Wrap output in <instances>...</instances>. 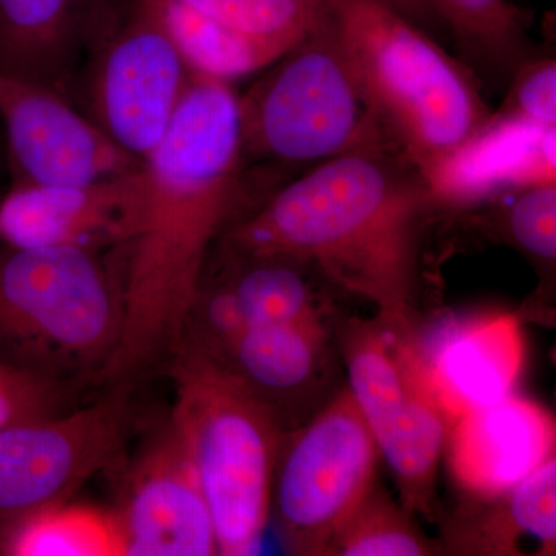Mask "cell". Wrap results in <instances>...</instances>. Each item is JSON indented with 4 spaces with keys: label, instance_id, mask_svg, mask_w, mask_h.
<instances>
[{
    "label": "cell",
    "instance_id": "cell-15",
    "mask_svg": "<svg viewBox=\"0 0 556 556\" xmlns=\"http://www.w3.org/2000/svg\"><path fill=\"white\" fill-rule=\"evenodd\" d=\"M427 380L450 424L514 393L526 361V340L514 314L448 320L417 336Z\"/></svg>",
    "mask_w": 556,
    "mask_h": 556
},
{
    "label": "cell",
    "instance_id": "cell-6",
    "mask_svg": "<svg viewBox=\"0 0 556 556\" xmlns=\"http://www.w3.org/2000/svg\"><path fill=\"white\" fill-rule=\"evenodd\" d=\"M263 72L239 94L244 166L320 164L362 150L401 153L368 105L331 13Z\"/></svg>",
    "mask_w": 556,
    "mask_h": 556
},
{
    "label": "cell",
    "instance_id": "cell-20",
    "mask_svg": "<svg viewBox=\"0 0 556 556\" xmlns=\"http://www.w3.org/2000/svg\"><path fill=\"white\" fill-rule=\"evenodd\" d=\"M204 276L218 278L233 292L249 327L339 317L334 300L324 287L329 281L305 263L212 255Z\"/></svg>",
    "mask_w": 556,
    "mask_h": 556
},
{
    "label": "cell",
    "instance_id": "cell-3",
    "mask_svg": "<svg viewBox=\"0 0 556 556\" xmlns=\"http://www.w3.org/2000/svg\"><path fill=\"white\" fill-rule=\"evenodd\" d=\"M368 105L420 177L490 116L477 78L415 22L380 0H328Z\"/></svg>",
    "mask_w": 556,
    "mask_h": 556
},
{
    "label": "cell",
    "instance_id": "cell-16",
    "mask_svg": "<svg viewBox=\"0 0 556 556\" xmlns=\"http://www.w3.org/2000/svg\"><path fill=\"white\" fill-rule=\"evenodd\" d=\"M555 419L529 399L508 394L450 424V475L467 497L503 495L555 456Z\"/></svg>",
    "mask_w": 556,
    "mask_h": 556
},
{
    "label": "cell",
    "instance_id": "cell-13",
    "mask_svg": "<svg viewBox=\"0 0 556 556\" xmlns=\"http://www.w3.org/2000/svg\"><path fill=\"white\" fill-rule=\"evenodd\" d=\"M118 517L129 556L218 555L199 475L170 419L119 468Z\"/></svg>",
    "mask_w": 556,
    "mask_h": 556
},
{
    "label": "cell",
    "instance_id": "cell-4",
    "mask_svg": "<svg viewBox=\"0 0 556 556\" xmlns=\"http://www.w3.org/2000/svg\"><path fill=\"white\" fill-rule=\"evenodd\" d=\"M163 371L175 390L169 419L199 475L218 555L252 554L289 433L241 380L189 343H179Z\"/></svg>",
    "mask_w": 556,
    "mask_h": 556
},
{
    "label": "cell",
    "instance_id": "cell-23",
    "mask_svg": "<svg viewBox=\"0 0 556 556\" xmlns=\"http://www.w3.org/2000/svg\"><path fill=\"white\" fill-rule=\"evenodd\" d=\"M442 25L485 70L515 73L526 61L530 16L510 0H433Z\"/></svg>",
    "mask_w": 556,
    "mask_h": 556
},
{
    "label": "cell",
    "instance_id": "cell-8",
    "mask_svg": "<svg viewBox=\"0 0 556 556\" xmlns=\"http://www.w3.org/2000/svg\"><path fill=\"white\" fill-rule=\"evenodd\" d=\"M379 459L375 438L348 387L288 434L270 511L292 555L329 556L336 536L376 485Z\"/></svg>",
    "mask_w": 556,
    "mask_h": 556
},
{
    "label": "cell",
    "instance_id": "cell-17",
    "mask_svg": "<svg viewBox=\"0 0 556 556\" xmlns=\"http://www.w3.org/2000/svg\"><path fill=\"white\" fill-rule=\"evenodd\" d=\"M555 146L556 127L490 113L422 178L437 208L484 206L507 193L556 182Z\"/></svg>",
    "mask_w": 556,
    "mask_h": 556
},
{
    "label": "cell",
    "instance_id": "cell-29",
    "mask_svg": "<svg viewBox=\"0 0 556 556\" xmlns=\"http://www.w3.org/2000/svg\"><path fill=\"white\" fill-rule=\"evenodd\" d=\"M387 5L393 7L399 13L404 14L409 21L415 22L420 28L427 31L430 27H444L437 9H434L433 0H380Z\"/></svg>",
    "mask_w": 556,
    "mask_h": 556
},
{
    "label": "cell",
    "instance_id": "cell-24",
    "mask_svg": "<svg viewBox=\"0 0 556 556\" xmlns=\"http://www.w3.org/2000/svg\"><path fill=\"white\" fill-rule=\"evenodd\" d=\"M415 514L388 496L378 484L351 515L329 556H426L442 548L413 521Z\"/></svg>",
    "mask_w": 556,
    "mask_h": 556
},
{
    "label": "cell",
    "instance_id": "cell-19",
    "mask_svg": "<svg viewBox=\"0 0 556 556\" xmlns=\"http://www.w3.org/2000/svg\"><path fill=\"white\" fill-rule=\"evenodd\" d=\"M445 536L448 551L459 555H525L526 540L536 555H555V456L503 495L467 497Z\"/></svg>",
    "mask_w": 556,
    "mask_h": 556
},
{
    "label": "cell",
    "instance_id": "cell-18",
    "mask_svg": "<svg viewBox=\"0 0 556 556\" xmlns=\"http://www.w3.org/2000/svg\"><path fill=\"white\" fill-rule=\"evenodd\" d=\"M121 0H0V72L73 102L80 72Z\"/></svg>",
    "mask_w": 556,
    "mask_h": 556
},
{
    "label": "cell",
    "instance_id": "cell-12",
    "mask_svg": "<svg viewBox=\"0 0 556 556\" xmlns=\"http://www.w3.org/2000/svg\"><path fill=\"white\" fill-rule=\"evenodd\" d=\"M148 200L144 164L129 174L86 185L11 181L0 197V243L108 254L138 236Z\"/></svg>",
    "mask_w": 556,
    "mask_h": 556
},
{
    "label": "cell",
    "instance_id": "cell-7",
    "mask_svg": "<svg viewBox=\"0 0 556 556\" xmlns=\"http://www.w3.org/2000/svg\"><path fill=\"white\" fill-rule=\"evenodd\" d=\"M417 336L419 328L397 327L379 316L339 325L348 390L396 479L402 504L433 519L448 422L428 383Z\"/></svg>",
    "mask_w": 556,
    "mask_h": 556
},
{
    "label": "cell",
    "instance_id": "cell-28",
    "mask_svg": "<svg viewBox=\"0 0 556 556\" xmlns=\"http://www.w3.org/2000/svg\"><path fill=\"white\" fill-rule=\"evenodd\" d=\"M503 108L497 115L556 127V62L554 58L525 61L514 73Z\"/></svg>",
    "mask_w": 556,
    "mask_h": 556
},
{
    "label": "cell",
    "instance_id": "cell-5",
    "mask_svg": "<svg viewBox=\"0 0 556 556\" xmlns=\"http://www.w3.org/2000/svg\"><path fill=\"white\" fill-rule=\"evenodd\" d=\"M118 251L0 243V362L43 378L98 382L118 343Z\"/></svg>",
    "mask_w": 556,
    "mask_h": 556
},
{
    "label": "cell",
    "instance_id": "cell-2",
    "mask_svg": "<svg viewBox=\"0 0 556 556\" xmlns=\"http://www.w3.org/2000/svg\"><path fill=\"white\" fill-rule=\"evenodd\" d=\"M434 208L401 153L351 152L266 197L223 233L211 257L305 263L368 300L383 320L417 328L420 236Z\"/></svg>",
    "mask_w": 556,
    "mask_h": 556
},
{
    "label": "cell",
    "instance_id": "cell-14",
    "mask_svg": "<svg viewBox=\"0 0 556 556\" xmlns=\"http://www.w3.org/2000/svg\"><path fill=\"white\" fill-rule=\"evenodd\" d=\"M340 321L339 316L252 325L218 365L265 402L291 433L332 399Z\"/></svg>",
    "mask_w": 556,
    "mask_h": 556
},
{
    "label": "cell",
    "instance_id": "cell-9",
    "mask_svg": "<svg viewBox=\"0 0 556 556\" xmlns=\"http://www.w3.org/2000/svg\"><path fill=\"white\" fill-rule=\"evenodd\" d=\"M192 73L142 0H123L90 51L73 104L144 163L169 126Z\"/></svg>",
    "mask_w": 556,
    "mask_h": 556
},
{
    "label": "cell",
    "instance_id": "cell-25",
    "mask_svg": "<svg viewBox=\"0 0 556 556\" xmlns=\"http://www.w3.org/2000/svg\"><path fill=\"white\" fill-rule=\"evenodd\" d=\"M229 27L294 46L329 14L328 0H178Z\"/></svg>",
    "mask_w": 556,
    "mask_h": 556
},
{
    "label": "cell",
    "instance_id": "cell-22",
    "mask_svg": "<svg viewBox=\"0 0 556 556\" xmlns=\"http://www.w3.org/2000/svg\"><path fill=\"white\" fill-rule=\"evenodd\" d=\"M126 555L115 510L64 501L22 519L0 538V556Z\"/></svg>",
    "mask_w": 556,
    "mask_h": 556
},
{
    "label": "cell",
    "instance_id": "cell-21",
    "mask_svg": "<svg viewBox=\"0 0 556 556\" xmlns=\"http://www.w3.org/2000/svg\"><path fill=\"white\" fill-rule=\"evenodd\" d=\"M195 76L232 84L268 68L292 46L249 35L178 0H142Z\"/></svg>",
    "mask_w": 556,
    "mask_h": 556
},
{
    "label": "cell",
    "instance_id": "cell-26",
    "mask_svg": "<svg viewBox=\"0 0 556 556\" xmlns=\"http://www.w3.org/2000/svg\"><path fill=\"white\" fill-rule=\"evenodd\" d=\"M495 225L529 257L551 269L556 260V182L507 193L495 201Z\"/></svg>",
    "mask_w": 556,
    "mask_h": 556
},
{
    "label": "cell",
    "instance_id": "cell-11",
    "mask_svg": "<svg viewBox=\"0 0 556 556\" xmlns=\"http://www.w3.org/2000/svg\"><path fill=\"white\" fill-rule=\"evenodd\" d=\"M0 123L11 181L86 185L144 164L58 91L3 72Z\"/></svg>",
    "mask_w": 556,
    "mask_h": 556
},
{
    "label": "cell",
    "instance_id": "cell-1",
    "mask_svg": "<svg viewBox=\"0 0 556 556\" xmlns=\"http://www.w3.org/2000/svg\"><path fill=\"white\" fill-rule=\"evenodd\" d=\"M149 200L138 236L119 249L123 318L98 383L134 390L174 356L215 244L247 215L239 93L192 75L144 161Z\"/></svg>",
    "mask_w": 556,
    "mask_h": 556
},
{
    "label": "cell",
    "instance_id": "cell-10",
    "mask_svg": "<svg viewBox=\"0 0 556 556\" xmlns=\"http://www.w3.org/2000/svg\"><path fill=\"white\" fill-rule=\"evenodd\" d=\"M130 390L110 388L87 407L0 430V538L22 519L73 500L126 463Z\"/></svg>",
    "mask_w": 556,
    "mask_h": 556
},
{
    "label": "cell",
    "instance_id": "cell-27",
    "mask_svg": "<svg viewBox=\"0 0 556 556\" xmlns=\"http://www.w3.org/2000/svg\"><path fill=\"white\" fill-rule=\"evenodd\" d=\"M83 388L0 362V430L76 408L73 401Z\"/></svg>",
    "mask_w": 556,
    "mask_h": 556
}]
</instances>
